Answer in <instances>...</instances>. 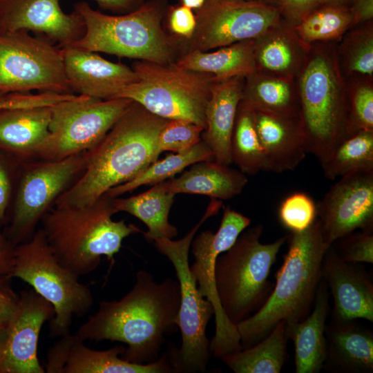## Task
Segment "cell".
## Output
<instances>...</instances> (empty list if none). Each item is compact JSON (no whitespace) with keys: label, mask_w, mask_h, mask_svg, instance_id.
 <instances>
[{"label":"cell","mask_w":373,"mask_h":373,"mask_svg":"<svg viewBox=\"0 0 373 373\" xmlns=\"http://www.w3.org/2000/svg\"><path fill=\"white\" fill-rule=\"evenodd\" d=\"M180 301L178 281L166 278L158 283L151 273L140 270L133 288L119 300L100 302L76 334L84 341L124 343L123 359L152 363L160 357L166 337L177 331Z\"/></svg>","instance_id":"6da1fadb"},{"label":"cell","mask_w":373,"mask_h":373,"mask_svg":"<svg viewBox=\"0 0 373 373\" xmlns=\"http://www.w3.org/2000/svg\"><path fill=\"white\" fill-rule=\"evenodd\" d=\"M167 121L133 101L104 138L87 151L84 170L55 206H85L138 175L160 155L157 137Z\"/></svg>","instance_id":"7a4b0ae2"},{"label":"cell","mask_w":373,"mask_h":373,"mask_svg":"<svg viewBox=\"0 0 373 373\" xmlns=\"http://www.w3.org/2000/svg\"><path fill=\"white\" fill-rule=\"evenodd\" d=\"M288 250L276 274V285L261 307L238 323L242 349L264 338L281 321H303L314 303L323 278V261L329 247L316 220L304 231L287 236Z\"/></svg>","instance_id":"3957f363"},{"label":"cell","mask_w":373,"mask_h":373,"mask_svg":"<svg viewBox=\"0 0 373 373\" xmlns=\"http://www.w3.org/2000/svg\"><path fill=\"white\" fill-rule=\"evenodd\" d=\"M167 0H147L136 10L110 15L85 1L75 5L85 32L73 46L95 52L161 64H170L184 52V39L163 28Z\"/></svg>","instance_id":"277c9868"},{"label":"cell","mask_w":373,"mask_h":373,"mask_svg":"<svg viewBox=\"0 0 373 373\" xmlns=\"http://www.w3.org/2000/svg\"><path fill=\"white\" fill-rule=\"evenodd\" d=\"M106 193L82 207L54 206L42 218L45 237L61 262L80 276L93 271L105 256L111 262L124 238L141 232L116 213Z\"/></svg>","instance_id":"5b68a950"},{"label":"cell","mask_w":373,"mask_h":373,"mask_svg":"<svg viewBox=\"0 0 373 373\" xmlns=\"http://www.w3.org/2000/svg\"><path fill=\"white\" fill-rule=\"evenodd\" d=\"M263 227L258 224L245 229L233 245L217 258L215 265L216 291L221 307L233 325L258 311L272 287L268 280L287 236L262 244Z\"/></svg>","instance_id":"8992f818"},{"label":"cell","mask_w":373,"mask_h":373,"mask_svg":"<svg viewBox=\"0 0 373 373\" xmlns=\"http://www.w3.org/2000/svg\"><path fill=\"white\" fill-rule=\"evenodd\" d=\"M221 206L220 200L211 199L198 223L181 239L160 238L153 241L157 250L172 263L180 286V301L176 325L181 334V346L177 348L173 344H168L175 372H204L211 355L206 328L214 315V309L198 289L190 271L189 254L200 227L209 218L216 215Z\"/></svg>","instance_id":"52a82bcc"},{"label":"cell","mask_w":373,"mask_h":373,"mask_svg":"<svg viewBox=\"0 0 373 373\" xmlns=\"http://www.w3.org/2000/svg\"><path fill=\"white\" fill-rule=\"evenodd\" d=\"M10 276L28 283L52 305L55 314L50 321L52 337L69 334L73 317L86 314L93 305L90 289L58 259L41 228L29 240L15 247Z\"/></svg>","instance_id":"ba28073f"},{"label":"cell","mask_w":373,"mask_h":373,"mask_svg":"<svg viewBox=\"0 0 373 373\" xmlns=\"http://www.w3.org/2000/svg\"><path fill=\"white\" fill-rule=\"evenodd\" d=\"M132 68L137 79L116 98H127L168 119L191 122L204 129L205 109L216 77L176 66L137 60Z\"/></svg>","instance_id":"9c48e42d"},{"label":"cell","mask_w":373,"mask_h":373,"mask_svg":"<svg viewBox=\"0 0 373 373\" xmlns=\"http://www.w3.org/2000/svg\"><path fill=\"white\" fill-rule=\"evenodd\" d=\"M86 161L85 151L59 160L21 164L3 231L14 246L32 236L44 216L82 174Z\"/></svg>","instance_id":"30bf717a"},{"label":"cell","mask_w":373,"mask_h":373,"mask_svg":"<svg viewBox=\"0 0 373 373\" xmlns=\"http://www.w3.org/2000/svg\"><path fill=\"white\" fill-rule=\"evenodd\" d=\"M299 117L307 152L320 164L352 135L348 108L331 66L323 57L312 59L301 77Z\"/></svg>","instance_id":"8fae6325"},{"label":"cell","mask_w":373,"mask_h":373,"mask_svg":"<svg viewBox=\"0 0 373 373\" xmlns=\"http://www.w3.org/2000/svg\"><path fill=\"white\" fill-rule=\"evenodd\" d=\"M133 100L77 95L50 106L49 133L36 159L59 160L95 147Z\"/></svg>","instance_id":"7c38bea8"},{"label":"cell","mask_w":373,"mask_h":373,"mask_svg":"<svg viewBox=\"0 0 373 373\" xmlns=\"http://www.w3.org/2000/svg\"><path fill=\"white\" fill-rule=\"evenodd\" d=\"M31 90L73 93L61 48L24 30L0 33V91Z\"/></svg>","instance_id":"4fadbf2b"},{"label":"cell","mask_w":373,"mask_h":373,"mask_svg":"<svg viewBox=\"0 0 373 373\" xmlns=\"http://www.w3.org/2000/svg\"><path fill=\"white\" fill-rule=\"evenodd\" d=\"M195 15V28L184 39V52L257 39L278 26L281 18L276 6L248 0H205Z\"/></svg>","instance_id":"5bb4252c"},{"label":"cell","mask_w":373,"mask_h":373,"mask_svg":"<svg viewBox=\"0 0 373 373\" xmlns=\"http://www.w3.org/2000/svg\"><path fill=\"white\" fill-rule=\"evenodd\" d=\"M251 224V219L231 209H224L220 227L216 233L207 230L193 239L191 251L194 262L190 271L201 294L213 305L215 334L210 341L211 354L218 358L242 350L236 326L224 313L219 301L215 282V265L218 256L228 250L239 235Z\"/></svg>","instance_id":"9a60e30c"},{"label":"cell","mask_w":373,"mask_h":373,"mask_svg":"<svg viewBox=\"0 0 373 373\" xmlns=\"http://www.w3.org/2000/svg\"><path fill=\"white\" fill-rule=\"evenodd\" d=\"M316 205L321 233L329 247L356 230L373 231V170L341 177Z\"/></svg>","instance_id":"2e32d148"},{"label":"cell","mask_w":373,"mask_h":373,"mask_svg":"<svg viewBox=\"0 0 373 373\" xmlns=\"http://www.w3.org/2000/svg\"><path fill=\"white\" fill-rule=\"evenodd\" d=\"M77 335L70 333L48 350L45 372L48 373H171L175 372L167 349L156 361L145 364L128 362L122 355L125 347L115 345L106 350H93Z\"/></svg>","instance_id":"e0dca14e"},{"label":"cell","mask_w":373,"mask_h":373,"mask_svg":"<svg viewBox=\"0 0 373 373\" xmlns=\"http://www.w3.org/2000/svg\"><path fill=\"white\" fill-rule=\"evenodd\" d=\"M55 314L52 305L32 288L22 291L8 324L0 373H44L38 358L39 334Z\"/></svg>","instance_id":"ac0fdd59"},{"label":"cell","mask_w":373,"mask_h":373,"mask_svg":"<svg viewBox=\"0 0 373 373\" xmlns=\"http://www.w3.org/2000/svg\"><path fill=\"white\" fill-rule=\"evenodd\" d=\"M31 31L61 48L73 44L85 32L81 16L68 14L59 0H0V33Z\"/></svg>","instance_id":"d6986e66"},{"label":"cell","mask_w":373,"mask_h":373,"mask_svg":"<svg viewBox=\"0 0 373 373\" xmlns=\"http://www.w3.org/2000/svg\"><path fill=\"white\" fill-rule=\"evenodd\" d=\"M64 69L71 91L99 99L116 98L137 75L132 68L115 63L73 45L61 48Z\"/></svg>","instance_id":"ffe728a7"},{"label":"cell","mask_w":373,"mask_h":373,"mask_svg":"<svg viewBox=\"0 0 373 373\" xmlns=\"http://www.w3.org/2000/svg\"><path fill=\"white\" fill-rule=\"evenodd\" d=\"M343 260L330 246L323 261V278L334 299L338 321L362 318L373 322V285L370 278Z\"/></svg>","instance_id":"44dd1931"},{"label":"cell","mask_w":373,"mask_h":373,"mask_svg":"<svg viewBox=\"0 0 373 373\" xmlns=\"http://www.w3.org/2000/svg\"><path fill=\"white\" fill-rule=\"evenodd\" d=\"M256 129L265 150L268 171H293L305 157V135L299 115L253 110Z\"/></svg>","instance_id":"7402d4cb"},{"label":"cell","mask_w":373,"mask_h":373,"mask_svg":"<svg viewBox=\"0 0 373 373\" xmlns=\"http://www.w3.org/2000/svg\"><path fill=\"white\" fill-rule=\"evenodd\" d=\"M242 77L216 79L205 109L206 126L201 140L212 151L216 162L228 166L232 163L230 141L242 96Z\"/></svg>","instance_id":"603a6c76"},{"label":"cell","mask_w":373,"mask_h":373,"mask_svg":"<svg viewBox=\"0 0 373 373\" xmlns=\"http://www.w3.org/2000/svg\"><path fill=\"white\" fill-rule=\"evenodd\" d=\"M313 310L303 321L286 325L287 338L294 345L296 373H318L326 361V318L329 310L327 285L322 278L318 285Z\"/></svg>","instance_id":"cb8c5ba5"},{"label":"cell","mask_w":373,"mask_h":373,"mask_svg":"<svg viewBox=\"0 0 373 373\" xmlns=\"http://www.w3.org/2000/svg\"><path fill=\"white\" fill-rule=\"evenodd\" d=\"M50 106L0 111V150L20 162L36 159L49 133Z\"/></svg>","instance_id":"d4e9b609"},{"label":"cell","mask_w":373,"mask_h":373,"mask_svg":"<svg viewBox=\"0 0 373 373\" xmlns=\"http://www.w3.org/2000/svg\"><path fill=\"white\" fill-rule=\"evenodd\" d=\"M248 179L242 171L215 160L195 162L178 178L164 180L167 190L174 195H205L213 199L229 200L240 194Z\"/></svg>","instance_id":"484cf974"},{"label":"cell","mask_w":373,"mask_h":373,"mask_svg":"<svg viewBox=\"0 0 373 373\" xmlns=\"http://www.w3.org/2000/svg\"><path fill=\"white\" fill-rule=\"evenodd\" d=\"M254 40L239 41L213 52L191 50L173 63L176 66L213 75L217 79L248 77L256 71Z\"/></svg>","instance_id":"4316f807"},{"label":"cell","mask_w":373,"mask_h":373,"mask_svg":"<svg viewBox=\"0 0 373 373\" xmlns=\"http://www.w3.org/2000/svg\"><path fill=\"white\" fill-rule=\"evenodd\" d=\"M175 195L167 190L162 181L138 195L126 198H113V204L116 213H128L146 224L148 230L141 233L148 240L172 239L178 235L177 228L169 222Z\"/></svg>","instance_id":"83f0119b"},{"label":"cell","mask_w":373,"mask_h":373,"mask_svg":"<svg viewBox=\"0 0 373 373\" xmlns=\"http://www.w3.org/2000/svg\"><path fill=\"white\" fill-rule=\"evenodd\" d=\"M327 357L346 372L373 371V335L350 321H338L327 332ZM326 357V358H327Z\"/></svg>","instance_id":"f1b7e54d"},{"label":"cell","mask_w":373,"mask_h":373,"mask_svg":"<svg viewBox=\"0 0 373 373\" xmlns=\"http://www.w3.org/2000/svg\"><path fill=\"white\" fill-rule=\"evenodd\" d=\"M286 323L281 321L261 341L220 359L235 373H279L287 356Z\"/></svg>","instance_id":"f546056e"},{"label":"cell","mask_w":373,"mask_h":373,"mask_svg":"<svg viewBox=\"0 0 373 373\" xmlns=\"http://www.w3.org/2000/svg\"><path fill=\"white\" fill-rule=\"evenodd\" d=\"M230 153L245 175L268 171L265 150L258 135L252 109L239 103L230 141Z\"/></svg>","instance_id":"4dcf8cb0"},{"label":"cell","mask_w":373,"mask_h":373,"mask_svg":"<svg viewBox=\"0 0 373 373\" xmlns=\"http://www.w3.org/2000/svg\"><path fill=\"white\" fill-rule=\"evenodd\" d=\"M210 160H214L213 152L201 140L188 150L155 160L135 178L110 189L106 193L112 198L119 197L141 185L155 184L173 178L195 162Z\"/></svg>","instance_id":"1f68e13d"},{"label":"cell","mask_w":373,"mask_h":373,"mask_svg":"<svg viewBox=\"0 0 373 373\" xmlns=\"http://www.w3.org/2000/svg\"><path fill=\"white\" fill-rule=\"evenodd\" d=\"M240 103L252 110H262L289 116L299 115L300 108L289 83L281 78L247 77Z\"/></svg>","instance_id":"d6a6232c"},{"label":"cell","mask_w":373,"mask_h":373,"mask_svg":"<svg viewBox=\"0 0 373 373\" xmlns=\"http://www.w3.org/2000/svg\"><path fill=\"white\" fill-rule=\"evenodd\" d=\"M321 165L329 180L373 170V131H361L347 138Z\"/></svg>","instance_id":"836d02e7"},{"label":"cell","mask_w":373,"mask_h":373,"mask_svg":"<svg viewBox=\"0 0 373 373\" xmlns=\"http://www.w3.org/2000/svg\"><path fill=\"white\" fill-rule=\"evenodd\" d=\"M350 8L322 5L295 27L305 42L334 39L341 35L352 23Z\"/></svg>","instance_id":"e575fe53"},{"label":"cell","mask_w":373,"mask_h":373,"mask_svg":"<svg viewBox=\"0 0 373 373\" xmlns=\"http://www.w3.org/2000/svg\"><path fill=\"white\" fill-rule=\"evenodd\" d=\"M257 39L254 46L256 66L276 73H285L293 69L296 52L293 44L284 35L269 34Z\"/></svg>","instance_id":"d590c367"},{"label":"cell","mask_w":373,"mask_h":373,"mask_svg":"<svg viewBox=\"0 0 373 373\" xmlns=\"http://www.w3.org/2000/svg\"><path fill=\"white\" fill-rule=\"evenodd\" d=\"M281 224L291 233L302 232L317 219V205L308 194L294 192L281 202L278 210Z\"/></svg>","instance_id":"8d00e7d4"},{"label":"cell","mask_w":373,"mask_h":373,"mask_svg":"<svg viewBox=\"0 0 373 373\" xmlns=\"http://www.w3.org/2000/svg\"><path fill=\"white\" fill-rule=\"evenodd\" d=\"M203 131L202 126L189 121L168 119L157 137L158 151L179 153L188 150L201 140Z\"/></svg>","instance_id":"74e56055"},{"label":"cell","mask_w":373,"mask_h":373,"mask_svg":"<svg viewBox=\"0 0 373 373\" xmlns=\"http://www.w3.org/2000/svg\"><path fill=\"white\" fill-rule=\"evenodd\" d=\"M337 240L340 242L338 251H336L345 262L353 264L373 263L372 231L360 230L359 232H352Z\"/></svg>","instance_id":"f35d334b"},{"label":"cell","mask_w":373,"mask_h":373,"mask_svg":"<svg viewBox=\"0 0 373 373\" xmlns=\"http://www.w3.org/2000/svg\"><path fill=\"white\" fill-rule=\"evenodd\" d=\"M73 93L53 92L4 93L0 95V111L10 109L51 106L61 102L72 99Z\"/></svg>","instance_id":"ab89813d"},{"label":"cell","mask_w":373,"mask_h":373,"mask_svg":"<svg viewBox=\"0 0 373 373\" xmlns=\"http://www.w3.org/2000/svg\"><path fill=\"white\" fill-rule=\"evenodd\" d=\"M21 164L15 157L0 150V229L6 222Z\"/></svg>","instance_id":"60d3db41"},{"label":"cell","mask_w":373,"mask_h":373,"mask_svg":"<svg viewBox=\"0 0 373 373\" xmlns=\"http://www.w3.org/2000/svg\"><path fill=\"white\" fill-rule=\"evenodd\" d=\"M352 135L361 131H373V90L369 86L357 88L350 109Z\"/></svg>","instance_id":"b9f144b4"},{"label":"cell","mask_w":373,"mask_h":373,"mask_svg":"<svg viewBox=\"0 0 373 373\" xmlns=\"http://www.w3.org/2000/svg\"><path fill=\"white\" fill-rule=\"evenodd\" d=\"M165 19L172 35L184 40L193 35L195 26V15L193 10L182 4L169 5Z\"/></svg>","instance_id":"7bdbcfd3"},{"label":"cell","mask_w":373,"mask_h":373,"mask_svg":"<svg viewBox=\"0 0 373 373\" xmlns=\"http://www.w3.org/2000/svg\"><path fill=\"white\" fill-rule=\"evenodd\" d=\"M349 66L351 70L372 75L373 72V39L368 36L359 41L352 50Z\"/></svg>","instance_id":"ee69618b"},{"label":"cell","mask_w":373,"mask_h":373,"mask_svg":"<svg viewBox=\"0 0 373 373\" xmlns=\"http://www.w3.org/2000/svg\"><path fill=\"white\" fill-rule=\"evenodd\" d=\"M322 5L323 0H278L276 7L281 17L298 23Z\"/></svg>","instance_id":"f6af8a7d"},{"label":"cell","mask_w":373,"mask_h":373,"mask_svg":"<svg viewBox=\"0 0 373 373\" xmlns=\"http://www.w3.org/2000/svg\"><path fill=\"white\" fill-rule=\"evenodd\" d=\"M11 277L0 274V325L8 326L19 298L10 285Z\"/></svg>","instance_id":"bcb514c9"},{"label":"cell","mask_w":373,"mask_h":373,"mask_svg":"<svg viewBox=\"0 0 373 373\" xmlns=\"http://www.w3.org/2000/svg\"><path fill=\"white\" fill-rule=\"evenodd\" d=\"M15 247L0 229V274L10 276L14 266Z\"/></svg>","instance_id":"7dc6e473"},{"label":"cell","mask_w":373,"mask_h":373,"mask_svg":"<svg viewBox=\"0 0 373 373\" xmlns=\"http://www.w3.org/2000/svg\"><path fill=\"white\" fill-rule=\"evenodd\" d=\"M99 6L113 12L126 14L138 8L146 0H94Z\"/></svg>","instance_id":"c3c4849f"},{"label":"cell","mask_w":373,"mask_h":373,"mask_svg":"<svg viewBox=\"0 0 373 373\" xmlns=\"http://www.w3.org/2000/svg\"><path fill=\"white\" fill-rule=\"evenodd\" d=\"M350 8L353 21L362 22L370 20L373 17V0H354Z\"/></svg>","instance_id":"681fc988"},{"label":"cell","mask_w":373,"mask_h":373,"mask_svg":"<svg viewBox=\"0 0 373 373\" xmlns=\"http://www.w3.org/2000/svg\"><path fill=\"white\" fill-rule=\"evenodd\" d=\"M179 2V4L184 5L185 6H187L192 10H198L200 8L203 3H204L205 0H178Z\"/></svg>","instance_id":"f907efd6"},{"label":"cell","mask_w":373,"mask_h":373,"mask_svg":"<svg viewBox=\"0 0 373 373\" xmlns=\"http://www.w3.org/2000/svg\"><path fill=\"white\" fill-rule=\"evenodd\" d=\"M354 0H323V5H330L349 8Z\"/></svg>","instance_id":"816d5d0a"},{"label":"cell","mask_w":373,"mask_h":373,"mask_svg":"<svg viewBox=\"0 0 373 373\" xmlns=\"http://www.w3.org/2000/svg\"><path fill=\"white\" fill-rule=\"evenodd\" d=\"M8 334L7 326L0 325V359L1 358Z\"/></svg>","instance_id":"f5cc1de1"},{"label":"cell","mask_w":373,"mask_h":373,"mask_svg":"<svg viewBox=\"0 0 373 373\" xmlns=\"http://www.w3.org/2000/svg\"><path fill=\"white\" fill-rule=\"evenodd\" d=\"M248 1H255L264 3H266V4L276 6L277 2H278V0H248Z\"/></svg>","instance_id":"db71d44e"},{"label":"cell","mask_w":373,"mask_h":373,"mask_svg":"<svg viewBox=\"0 0 373 373\" xmlns=\"http://www.w3.org/2000/svg\"><path fill=\"white\" fill-rule=\"evenodd\" d=\"M3 93H4V92L0 91V95H1V94H3Z\"/></svg>","instance_id":"11a10c76"}]
</instances>
